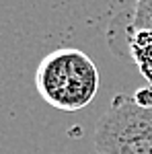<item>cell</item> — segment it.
<instances>
[{
    "mask_svg": "<svg viewBox=\"0 0 152 154\" xmlns=\"http://www.w3.org/2000/svg\"><path fill=\"white\" fill-rule=\"evenodd\" d=\"M35 88L41 99L64 113L91 105L99 91V70L82 49L62 48L39 62Z\"/></svg>",
    "mask_w": 152,
    "mask_h": 154,
    "instance_id": "1",
    "label": "cell"
},
{
    "mask_svg": "<svg viewBox=\"0 0 152 154\" xmlns=\"http://www.w3.org/2000/svg\"><path fill=\"white\" fill-rule=\"evenodd\" d=\"M132 25L134 27H150L152 29V0H136L132 8Z\"/></svg>",
    "mask_w": 152,
    "mask_h": 154,
    "instance_id": "4",
    "label": "cell"
},
{
    "mask_svg": "<svg viewBox=\"0 0 152 154\" xmlns=\"http://www.w3.org/2000/svg\"><path fill=\"white\" fill-rule=\"evenodd\" d=\"M97 154H152V109L115 95L95 128Z\"/></svg>",
    "mask_w": 152,
    "mask_h": 154,
    "instance_id": "2",
    "label": "cell"
},
{
    "mask_svg": "<svg viewBox=\"0 0 152 154\" xmlns=\"http://www.w3.org/2000/svg\"><path fill=\"white\" fill-rule=\"evenodd\" d=\"M134 99H136L138 105L146 107V109H152V84L144 86V88H138L136 95H134Z\"/></svg>",
    "mask_w": 152,
    "mask_h": 154,
    "instance_id": "5",
    "label": "cell"
},
{
    "mask_svg": "<svg viewBox=\"0 0 152 154\" xmlns=\"http://www.w3.org/2000/svg\"><path fill=\"white\" fill-rule=\"evenodd\" d=\"M107 41L119 58H129L146 82L152 84V29L134 27L132 12H121L107 29Z\"/></svg>",
    "mask_w": 152,
    "mask_h": 154,
    "instance_id": "3",
    "label": "cell"
}]
</instances>
